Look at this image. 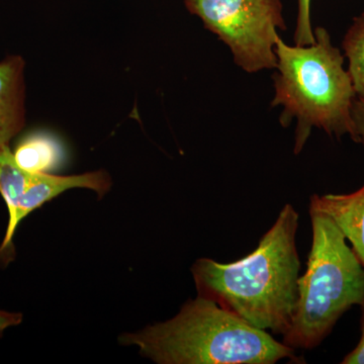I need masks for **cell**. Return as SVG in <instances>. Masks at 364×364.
Returning a JSON list of instances; mask_svg holds the SVG:
<instances>
[{"label": "cell", "mask_w": 364, "mask_h": 364, "mask_svg": "<svg viewBox=\"0 0 364 364\" xmlns=\"http://www.w3.org/2000/svg\"><path fill=\"white\" fill-rule=\"evenodd\" d=\"M299 219L296 208L286 205L252 253L231 263L196 260L191 272L198 296L257 329L284 335L298 299Z\"/></svg>", "instance_id": "1"}, {"label": "cell", "mask_w": 364, "mask_h": 364, "mask_svg": "<svg viewBox=\"0 0 364 364\" xmlns=\"http://www.w3.org/2000/svg\"><path fill=\"white\" fill-rule=\"evenodd\" d=\"M119 342L135 345L160 364H274L286 358L301 363L294 348L200 296L184 304L171 320L122 335Z\"/></svg>", "instance_id": "2"}, {"label": "cell", "mask_w": 364, "mask_h": 364, "mask_svg": "<svg viewBox=\"0 0 364 364\" xmlns=\"http://www.w3.org/2000/svg\"><path fill=\"white\" fill-rule=\"evenodd\" d=\"M314 36L311 45H287L279 37L275 46L272 107H282L279 122L284 128L296 119L294 154L304 149L313 128L338 139L349 135L354 141L355 136L352 107L356 92L344 56L326 28L318 26Z\"/></svg>", "instance_id": "3"}, {"label": "cell", "mask_w": 364, "mask_h": 364, "mask_svg": "<svg viewBox=\"0 0 364 364\" xmlns=\"http://www.w3.org/2000/svg\"><path fill=\"white\" fill-rule=\"evenodd\" d=\"M313 241L306 269L284 342L313 349L331 333L352 306L364 301V267L331 218L310 205Z\"/></svg>", "instance_id": "4"}, {"label": "cell", "mask_w": 364, "mask_h": 364, "mask_svg": "<svg viewBox=\"0 0 364 364\" xmlns=\"http://www.w3.org/2000/svg\"><path fill=\"white\" fill-rule=\"evenodd\" d=\"M184 4L229 47L242 70L275 69L279 31L287 30L282 0H184Z\"/></svg>", "instance_id": "5"}, {"label": "cell", "mask_w": 364, "mask_h": 364, "mask_svg": "<svg viewBox=\"0 0 364 364\" xmlns=\"http://www.w3.org/2000/svg\"><path fill=\"white\" fill-rule=\"evenodd\" d=\"M14 205L9 215L6 235L0 243V265L6 267L16 257L14 238L18 226L33 210L72 188H87L98 198L112 188V178L104 170L79 176H62L52 173H33L20 166L14 172Z\"/></svg>", "instance_id": "6"}, {"label": "cell", "mask_w": 364, "mask_h": 364, "mask_svg": "<svg viewBox=\"0 0 364 364\" xmlns=\"http://www.w3.org/2000/svg\"><path fill=\"white\" fill-rule=\"evenodd\" d=\"M25 61L7 57L0 61V151L25 126Z\"/></svg>", "instance_id": "7"}, {"label": "cell", "mask_w": 364, "mask_h": 364, "mask_svg": "<svg viewBox=\"0 0 364 364\" xmlns=\"http://www.w3.org/2000/svg\"><path fill=\"white\" fill-rule=\"evenodd\" d=\"M310 205L331 218L364 267V186L348 195L313 196Z\"/></svg>", "instance_id": "8"}, {"label": "cell", "mask_w": 364, "mask_h": 364, "mask_svg": "<svg viewBox=\"0 0 364 364\" xmlns=\"http://www.w3.org/2000/svg\"><path fill=\"white\" fill-rule=\"evenodd\" d=\"M13 154L21 168L33 173H51L64 160L61 144L45 132H35L23 136Z\"/></svg>", "instance_id": "9"}, {"label": "cell", "mask_w": 364, "mask_h": 364, "mask_svg": "<svg viewBox=\"0 0 364 364\" xmlns=\"http://www.w3.org/2000/svg\"><path fill=\"white\" fill-rule=\"evenodd\" d=\"M345 56L348 59V71L356 97L364 100V13L354 18L353 23L345 35Z\"/></svg>", "instance_id": "10"}, {"label": "cell", "mask_w": 364, "mask_h": 364, "mask_svg": "<svg viewBox=\"0 0 364 364\" xmlns=\"http://www.w3.org/2000/svg\"><path fill=\"white\" fill-rule=\"evenodd\" d=\"M315 41L312 21H311V0H298V18H296L294 44L306 46Z\"/></svg>", "instance_id": "11"}, {"label": "cell", "mask_w": 364, "mask_h": 364, "mask_svg": "<svg viewBox=\"0 0 364 364\" xmlns=\"http://www.w3.org/2000/svg\"><path fill=\"white\" fill-rule=\"evenodd\" d=\"M352 119L354 123V142L361 143L364 146V100L356 97L352 107Z\"/></svg>", "instance_id": "12"}, {"label": "cell", "mask_w": 364, "mask_h": 364, "mask_svg": "<svg viewBox=\"0 0 364 364\" xmlns=\"http://www.w3.org/2000/svg\"><path fill=\"white\" fill-rule=\"evenodd\" d=\"M361 312V338L358 346L345 356L343 364H364V301L360 304Z\"/></svg>", "instance_id": "13"}, {"label": "cell", "mask_w": 364, "mask_h": 364, "mask_svg": "<svg viewBox=\"0 0 364 364\" xmlns=\"http://www.w3.org/2000/svg\"><path fill=\"white\" fill-rule=\"evenodd\" d=\"M23 314L18 312H9V311L0 309V338L4 336V332L9 328L16 327L23 322Z\"/></svg>", "instance_id": "14"}]
</instances>
